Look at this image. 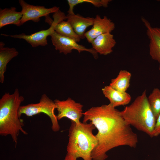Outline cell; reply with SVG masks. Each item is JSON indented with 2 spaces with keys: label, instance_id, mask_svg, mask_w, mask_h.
Returning <instances> with one entry per match:
<instances>
[{
  "label": "cell",
  "instance_id": "obj_2",
  "mask_svg": "<svg viewBox=\"0 0 160 160\" xmlns=\"http://www.w3.org/2000/svg\"><path fill=\"white\" fill-rule=\"evenodd\" d=\"M24 100L17 88L12 94L5 93L0 99V135L11 136L15 147L20 132L28 134L23 128V120L18 115L19 108Z\"/></svg>",
  "mask_w": 160,
  "mask_h": 160
},
{
  "label": "cell",
  "instance_id": "obj_20",
  "mask_svg": "<svg viewBox=\"0 0 160 160\" xmlns=\"http://www.w3.org/2000/svg\"><path fill=\"white\" fill-rule=\"evenodd\" d=\"M111 1V0H68L69 9L67 12L69 14L74 13L73 12L74 7L79 4L88 3H91L96 7H107Z\"/></svg>",
  "mask_w": 160,
  "mask_h": 160
},
{
  "label": "cell",
  "instance_id": "obj_17",
  "mask_svg": "<svg viewBox=\"0 0 160 160\" xmlns=\"http://www.w3.org/2000/svg\"><path fill=\"white\" fill-rule=\"evenodd\" d=\"M131 74L126 70H121L117 76L112 79L109 86L121 92H126L130 85Z\"/></svg>",
  "mask_w": 160,
  "mask_h": 160
},
{
  "label": "cell",
  "instance_id": "obj_9",
  "mask_svg": "<svg viewBox=\"0 0 160 160\" xmlns=\"http://www.w3.org/2000/svg\"><path fill=\"white\" fill-rule=\"evenodd\" d=\"M19 3L22 8L21 12L23 14L20 25L29 20L38 23L40 21L41 17H47L50 14L54 13L59 10V8L56 6L48 8L43 6L31 5L23 0H19Z\"/></svg>",
  "mask_w": 160,
  "mask_h": 160
},
{
  "label": "cell",
  "instance_id": "obj_21",
  "mask_svg": "<svg viewBox=\"0 0 160 160\" xmlns=\"http://www.w3.org/2000/svg\"><path fill=\"white\" fill-rule=\"evenodd\" d=\"M160 135V113L156 119L155 127L154 137H157Z\"/></svg>",
  "mask_w": 160,
  "mask_h": 160
},
{
  "label": "cell",
  "instance_id": "obj_5",
  "mask_svg": "<svg viewBox=\"0 0 160 160\" xmlns=\"http://www.w3.org/2000/svg\"><path fill=\"white\" fill-rule=\"evenodd\" d=\"M55 109L56 106L54 101L44 94L41 95L38 103L21 105L18 111V115L20 117L23 114L28 117H31L41 113H44L50 119L52 130L57 132L60 130V127L57 115L55 113Z\"/></svg>",
  "mask_w": 160,
  "mask_h": 160
},
{
  "label": "cell",
  "instance_id": "obj_13",
  "mask_svg": "<svg viewBox=\"0 0 160 160\" xmlns=\"http://www.w3.org/2000/svg\"><path fill=\"white\" fill-rule=\"evenodd\" d=\"M92 48L100 55H107L111 53L116 44L113 35L110 33L101 34L91 43Z\"/></svg>",
  "mask_w": 160,
  "mask_h": 160
},
{
  "label": "cell",
  "instance_id": "obj_10",
  "mask_svg": "<svg viewBox=\"0 0 160 160\" xmlns=\"http://www.w3.org/2000/svg\"><path fill=\"white\" fill-rule=\"evenodd\" d=\"M141 20L146 29V34L149 39V53L153 60L159 63L160 71V27H153L144 17Z\"/></svg>",
  "mask_w": 160,
  "mask_h": 160
},
{
  "label": "cell",
  "instance_id": "obj_7",
  "mask_svg": "<svg viewBox=\"0 0 160 160\" xmlns=\"http://www.w3.org/2000/svg\"><path fill=\"white\" fill-rule=\"evenodd\" d=\"M54 101L58 111L57 117L58 120L65 117L77 124L81 122L80 119L83 113V105L81 103L69 97L65 100L55 99Z\"/></svg>",
  "mask_w": 160,
  "mask_h": 160
},
{
  "label": "cell",
  "instance_id": "obj_3",
  "mask_svg": "<svg viewBox=\"0 0 160 160\" xmlns=\"http://www.w3.org/2000/svg\"><path fill=\"white\" fill-rule=\"evenodd\" d=\"M95 128L90 122L77 124L71 121L69 130V140L67 154L64 160H92L91 154L97 144V140L93 134Z\"/></svg>",
  "mask_w": 160,
  "mask_h": 160
},
{
  "label": "cell",
  "instance_id": "obj_16",
  "mask_svg": "<svg viewBox=\"0 0 160 160\" xmlns=\"http://www.w3.org/2000/svg\"><path fill=\"white\" fill-rule=\"evenodd\" d=\"M14 7L0 9V28L10 24L18 26H20L21 20L23 14L21 12H18Z\"/></svg>",
  "mask_w": 160,
  "mask_h": 160
},
{
  "label": "cell",
  "instance_id": "obj_18",
  "mask_svg": "<svg viewBox=\"0 0 160 160\" xmlns=\"http://www.w3.org/2000/svg\"><path fill=\"white\" fill-rule=\"evenodd\" d=\"M54 30L59 35L72 39L77 42L80 41L81 39L67 21L63 20L58 23L55 25Z\"/></svg>",
  "mask_w": 160,
  "mask_h": 160
},
{
  "label": "cell",
  "instance_id": "obj_11",
  "mask_svg": "<svg viewBox=\"0 0 160 160\" xmlns=\"http://www.w3.org/2000/svg\"><path fill=\"white\" fill-rule=\"evenodd\" d=\"M115 28V24L106 16L101 18L97 15L94 18L92 28L86 32L85 38L88 42L91 43L98 36L106 33H110Z\"/></svg>",
  "mask_w": 160,
  "mask_h": 160
},
{
  "label": "cell",
  "instance_id": "obj_8",
  "mask_svg": "<svg viewBox=\"0 0 160 160\" xmlns=\"http://www.w3.org/2000/svg\"><path fill=\"white\" fill-rule=\"evenodd\" d=\"M53 44L55 49L59 51L60 53H63L65 55L71 53L72 50H77L79 53L83 51L90 52L97 59L98 57V53L92 48H87L84 46L79 44L75 40L57 34L55 31L50 35Z\"/></svg>",
  "mask_w": 160,
  "mask_h": 160
},
{
  "label": "cell",
  "instance_id": "obj_6",
  "mask_svg": "<svg viewBox=\"0 0 160 160\" xmlns=\"http://www.w3.org/2000/svg\"><path fill=\"white\" fill-rule=\"evenodd\" d=\"M53 17L54 20L50 26L47 30H42L30 35H26L24 33H22L18 35H11L1 34V35L23 39L34 47L39 46H44L48 44L47 40V36H50L55 31V28L56 24L61 21L67 20L66 15L60 9L54 13Z\"/></svg>",
  "mask_w": 160,
  "mask_h": 160
},
{
  "label": "cell",
  "instance_id": "obj_15",
  "mask_svg": "<svg viewBox=\"0 0 160 160\" xmlns=\"http://www.w3.org/2000/svg\"><path fill=\"white\" fill-rule=\"evenodd\" d=\"M5 44L2 41L0 42V82L4 83V74L6 71L8 63L13 58L17 56L18 51L14 48L5 47Z\"/></svg>",
  "mask_w": 160,
  "mask_h": 160
},
{
  "label": "cell",
  "instance_id": "obj_12",
  "mask_svg": "<svg viewBox=\"0 0 160 160\" xmlns=\"http://www.w3.org/2000/svg\"><path fill=\"white\" fill-rule=\"evenodd\" d=\"M67 21L70 24L75 33L81 39L85 38L86 30L89 27L92 25L94 18L84 17L79 14H68Z\"/></svg>",
  "mask_w": 160,
  "mask_h": 160
},
{
  "label": "cell",
  "instance_id": "obj_14",
  "mask_svg": "<svg viewBox=\"0 0 160 160\" xmlns=\"http://www.w3.org/2000/svg\"><path fill=\"white\" fill-rule=\"evenodd\" d=\"M102 90L110 103L114 107L127 105L131 101V96L129 93L117 91L109 85L104 87Z\"/></svg>",
  "mask_w": 160,
  "mask_h": 160
},
{
  "label": "cell",
  "instance_id": "obj_19",
  "mask_svg": "<svg viewBox=\"0 0 160 160\" xmlns=\"http://www.w3.org/2000/svg\"><path fill=\"white\" fill-rule=\"evenodd\" d=\"M150 108L156 119L160 113V89L155 88L148 97Z\"/></svg>",
  "mask_w": 160,
  "mask_h": 160
},
{
  "label": "cell",
  "instance_id": "obj_1",
  "mask_svg": "<svg viewBox=\"0 0 160 160\" xmlns=\"http://www.w3.org/2000/svg\"><path fill=\"white\" fill-rule=\"evenodd\" d=\"M83 122L89 121L97 129V144L92 151V160H105L107 153L121 146L136 147L137 135L125 121L121 111L110 103L92 107L83 113Z\"/></svg>",
  "mask_w": 160,
  "mask_h": 160
},
{
  "label": "cell",
  "instance_id": "obj_4",
  "mask_svg": "<svg viewBox=\"0 0 160 160\" xmlns=\"http://www.w3.org/2000/svg\"><path fill=\"white\" fill-rule=\"evenodd\" d=\"M126 122L151 137H154L156 119L148 101L146 90L121 111Z\"/></svg>",
  "mask_w": 160,
  "mask_h": 160
}]
</instances>
